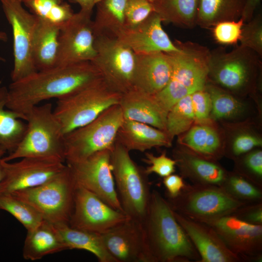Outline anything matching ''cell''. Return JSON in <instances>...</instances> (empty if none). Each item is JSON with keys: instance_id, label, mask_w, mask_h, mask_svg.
<instances>
[{"instance_id": "30bf717a", "label": "cell", "mask_w": 262, "mask_h": 262, "mask_svg": "<svg viewBox=\"0 0 262 262\" xmlns=\"http://www.w3.org/2000/svg\"><path fill=\"white\" fill-rule=\"evenodd\" d=\"M96 55L91 62L99 72L103 81L121 94L133 88L136 54L118 38L95 36Z\"/></svg>"}, {"instance_id": "5b68a950", "label": "cell", "mask_w": 262, "mask_h": 262, "mask_svg": "<svg viewBox=\"0 0 262 262\" xmlns=\"http://www.w3.org/2000/svg\"><path fill=\"white\" fill-rule=\"evenodd\" d=\"M111 162L123 212L143 223L151 194L148 176L132 159L130 152L116 141L111 150Z\"/></svg>"}, {"instance_id": "cb8c5ba5", "label": "cell", "mask_w": 262, "mask_h": 262, "mask_svg": "<svg viewBox=\"0 0 262 262\" xmlns=\"http://www.w3.org/2000/svg\"><path fill=\"white\" fill-rule=\"evenodd\" d=\"M174 155L183 176L194 184L221 186L227 175L221 166L202 156L179 151Z\"/></svg>"}, {"instance_id": "7402d4cb", "label": "cell", "mask_w": 262, "mask_h": 262, "mask_svg": "<svg viewBox=\"0 0 262 262\" xmlns=\"http://www.w3.org/2000/svg\"><path fill=\"white\" fill-rule=\"evenodd\" d=\"M118 104L124 119L165 131L166 116L158 105L154 95L133 88L122 94Z\"/></svg>"}, {"instance_id": "8992f818", "label": "cell", "mask_w": 262, "mask_h": 262, "mask_svg": "<svg viewBox=\"0 0 262 262\" xmlns=\"http://www.w3.org/2000/svg\"><path fill=\"white\" fill-rule=\"evenodd\" d=\"M77 184L66 164L61 172L37 186L11 193L28 203L53 225H69Z\"/></svg>"}, {"instance_id": "7dc6e473", "label": "cell", "mask_w": 262, "mask_h": 262, "mask_svg": "<svg viewBox=\"0 0 262 262\" xmlns=\"http://www.w3.org/2000/svg\"><path fill=\"white\" fill-rule=\"evenodd\" d=\"M261 0H246L241 18L245 23L250 21L253 17L255 11Z\"/></svg>"}, {"instance_id": "9c48e42d", "label": "cell", "mask_w": 262, "mask_h": 262, "mask_svg": "<svg viewBox=\"0 0 262 262\" xmlns=\"http://www.w3.org/2000/svg\"><path fill=\"white\" fill-rule=\"evenodd\" d=\"M166 199L174 212L203 223L232 214L246 204L220 186L194 183L186 184L178 196Z\"/></svg>"}, {"instance_id": "b9f144b4", "label": "cell", "mask_w": 262, "mask_h": 262, "mask_svg": "<svg viewBox=\"0 0 262 262\" xmlns=\"http://www.w3.org/2000/svg\"><path fill=\"white\" fill-rule=\"evenodd\" d=\"M191 98L195 120L200 123L206 122L212 109L209 93L204 89L191 94Z\"/></svg>"}, {"instance_id": "83f0119b", "label": "cell", "mask_w": 262, "mask_h": 262, "mask_svg": "<svg viewBox=\"0 0 262 262\" xmlns=\"http://www.w3.org/2000/svg\"><path fill=\"white\" fill-rule=\"evenodd\" d=\"M127 0H101L96 6L93 20L95 36L117 38L125 28V11Z\"/></svg>"}, {"instance_id": "f1b7e54d", "label": "cell", "mask_w": 262, "mask_h": 262, "mask_svg": "<svg viewBox=\"0 0 262 262\" xmlns=\"http://www.w3.org/2000/svg\"><path fill=\"white\" fill-rule=\"evenodd\" d=\"M55 226L66 249L86 250L99 262H117L106 248L100 234L73 228L67 224Z\"/></svg>"}, {"instance_id": "4fadbf2b", "label": "cell", "mask_w": 262, "mask_h": 262, "mask_svg": "<svg viewBox=\"0 0 262 262\" xmlns=\"http://www.w3.org/2000/svg\"><path fill=\"white\" fill-rule=\"evenodd\" d=\"M111 150L100 151L85 159L66 164L77 185L92 192L113 208L123 212L112 172Z\"/></svg>"}, {"instance_id": "ffe728a7", "label": "cell", "mask_w": 262, "mask_h": 262, "mask_svg": "<svg viewBox=\"0 0 262 262\" xmlns=\"http://www.w3.org/2000/svg\"><path fill=\"white\" fill-rule=\"evenodd\" d=\"M174 213L198 252L200 258L199 262H242L210 226L174 211Z\"/></svg>"}, {"instance_id": "d6986e66", "label": "cell", "mask_w": 262, "mask_h": 262, "mask_svg": "<svg viewBox=\"0 0 262 262\" xmlns=\"http://www.w3.org/2000/svg\"><path fill=\"white\" fill-rule=\"evenodd\" d=\"M162 22L160 16L153 12L137 26L125 28L117 38L136 54L179 51V47L163 29Z\"/></svg>"}, {"instance_id": "f35d334b", "label": "cell", "mask_w": 262, "mask_h": 262, "mask_svg": "<svg viewBox=\"0 0 262 262\" xmlns=\"http://www.w3.org/2000/svg\"><path fill=\"white\" fill-rule=\"evenodd\" d=\"M245 23L241 17L237 20L218 23L212 28L213 37L214 40L220 44H236L240 41L242 28Z\"/></svg>"}, {"instance_id": "6da1fadb", "label": "cell", "mask_w": 262, "mask_h": 262, "mask_svg": "<svg viewBox=\"0 0 262 262\" xmlns=\"http://www.w3.org/2000/svg\"><path fill=\"white\" fill-rule=\"evenodd\" d=\"M101 79L91 62L37 70L10 83L6 107L26 116L43 101L72 95Z\"/></svg>"}, {"instance_id": "d6a6232c", "label": "cell", "mask_w": 262, "mask_h": 262, "mask_svg": "<svg viewBox=\"0 0 262 262\" xmlns=\"http://www.w3.org/2000/svg\"><path fill=\"white\" fill-rule=\"evenodd\" d=\"M183 140L188 147L204 158L216 156L220 146L218 133L207 125H197L191 128Z\"/></svg>"}, {"instance_id": "8fae6325", "label": "cell", "mask_w": 262, "mask_h": 262, "mask_svg": "<svg viewBox=\"0 0 262 262\" xmlns=\"http://www.w3.org/2000/svg\"><path fill=\"white\" fill-rule=\"evenodd\" d=\"M261 58L240 45L229 51L213 50L210 52L208 77L225 89L242 90L249 85L254 74L260 68Z\"/></svg>"}, {"instance_id": "f5cc1de1", "label": "cell", "mask_w": 262, "mask_h": 262, "mask_svg": "<svg viewBox=\"0 0 262 262\" xmlns=\"http://www.w3.org/2000/svg\"><path fill=\"white\" fill-rule=\"evenodd\" d=\"M21 1H22L23 0H21Z\"/></svg>"}, {"instance_id": "8d00e7d4", "label": "cell", "mask_w": 262, "mask_h": 262, "mask_svg": "<svg viewBox=\"0 0 262 262\" xmlns=\"http://www.w3.org/2000/svg\"><path fill=\"white\" fill-rule=\"evenodd\" d=\"M211 99V114L215 119L232 116L241 109L240 102L223 89L215 85H206Z\"/></svg>"}, {"instance_id": "52a82bcc", "label": "cell", "mask_w": 262, "mask_h": 262, "mask_svg": "<svg viewBox=\"0 0 262 262\" xmlns=\"http://www.w3.org/2000/svg\"><path fill=\"white\" fill-rule=\"evenodd\" d=\"M121 96L101 79L75 94L58 99L53 114L66 135L118 104Z\"/></svg>"}, {"instance_id": "f546056e", "label": "cell", "mask_w": 262, "mask_h": 262, "mask_svg": "<svg viewBox=\"0 0 262 262\" xmlns=\"http://www.w3.org/2000/svg\"><path fill=\"white\" fill-rule=\"evenodd\" d=\"M8 88L0 87V147L6 152H13L22 138L26 129L25 115L6 107Z\"/></svg>"}, {"instance_id": "7bdbcfd3", "label": "cell", "mask_w": 262, "mask_h": 262, "mask_svg": "<svg viewBox=\"0 0 262 262\" xmlns=\"http://www.w3.org/2000/svg\"><path fill=\"white\" fill-rule=\"evenodd\" d=\"M243 165L249 175L248 180L262 188V151L256 150L246 154Z\"/></svg>"}, {"instance_id": "816d5d0a", "label": "cell", "mask_w": 262, "mask_h": 262, "mask_svg": "<svg viewBox=\"0 0 262 262\" xmlns=\"http://www.w3.org/2000/svg\"><path fill=\"white\" fill-rule=\"evenodd\" d=\"M148 0L152 3H154L157 0Z\"/></svg>"}, {"instance_id": "681fc988", "label": "cell", "mask_w": 262, "mask_h": 262, "mask_svg": "<svg viewBox=\"0 0 262 262\" xmlns=\"http://www.w3.org/2000/svg\"><path fill=\"white\" fill-rule=\"evenodd\" d=\"M6 152L1 147H0V184L3 178V170L2 166V159L4 157V155Z\"/></svg>"}, {"instance_id": "836d02e7", "label": "cell", "mask_w": 262, "mask_h": 262, "mask_svg": "<svg viewBox=\"0 0 262 262\" xmlns=\"http://www.w3.org/2000/svg\"><path fill=\"white\" fill-rule=\"evenodd\" d=\"M0 210L12 215L27 231L34 229L45 220L31 205L11 194L0 195Z\"/></svg>"}, {"instance_id": "484cf974", "label": "cell", "mask_w": 262, "mask_h": 262, "mask_svg": "<svg viewBox=\"0 0 262 262\" xmlns=\"http://www.w3.org/2000/svg\"><path fill=\"white\" fill-rule=\"evenodd\" d=\"M66 249L55 225L44 220L34 229L27 231L22 255L26 260L36 261Z\"/></svg>"}, {"instance_id": "ab89813d", "label": "cell", "mask_w": 262, "mask_h": 262, "mask_svg": "<svg viewBox=\"0 0 262 262\" xmlns=\"http://www.w3.org/2000/svg\"><path fill=\"white\" fill-rule=\"evenodd\" d=\"M153 12V4L148 0H127L125 11V28L137 26Z\"/></svg>"}, {"instance_id": "74e56055", "label": "cell", "mask_w": 262, "mask_h": 262, "mask_svg": "<svg viewBox=\"0 0 262 262\" xmlns=\"http://www.w3.org/2000/svg\"><path fill=\"white\" fill-rule=\"evenodd\" d=\"M240 46L247 48L262 57V17L260 14L244 25Z\"/></svg>"}, {"instance_id": "1f68e13d", "label": "cell", "mask_w": 262, "mask_h": 262, "mask_svg": "<svg viewBox=\"0 0 262 262\" xmlns=\"http://www.w3.org/2000/svg\"><path fill=\"white\" fill-rule=\"evenodd\" d=\"M22 2L37 17L60 27L74 14L64 0H23Z\"/></svg>"}, {"instance_id": "e575fe53", "label": "cell", "mask_w": 262, "mask_h": 262, "mask_svg": "<svg viewBox=\"0 0 262 262\" xmlns=\"http://www.w3.org/2000/svg\"><path fill=\"white\" fill-rule=\"evenodd\" d=\"M195 121L191 95L179 100L168 111L166 119L165 131L173 138L189 129Z\"/></svg>"}, {"instance_id": "4316f807", "label": "cell", "mask_w": 262, "mask_h": 262, "mask_svg": "<svg viewBox=\"0 0 262 262\" xmlns=\"http://www.w3.org/2000/svg\"><path fill=\"white\" fill-rule=\"evenodd\" d=\"M246 0H199L196 25L207 29L241 17Z\"/></svg>"}, {"instance_id": "d590c367", "label": "cell", "mask_w": 262, "mask_h": 262, "mask_svg": "<svg viewBox=\"0 0 262 262\" xmlns=\"http://www.w3.org/2000/svg\"><path fill=\"white\" fill-rule=\"evenodd\" d=\"M220 186L232 197L246 203L262 201V188L240 174H227Z\"/></svg>"}, {"instance_id": "e0dca14e", "label": "cell", "mask_w": 262, "mask_h": 262, "mask_svg": "<svg viewBox=\"0 0 262 262\" xmlns=\"http://www.w3.org/2000/svg\"><path fill=\"white\" fill-rule=\"evenodd\" d=\"M3 176L0 195L37 186L49 180L66 167L60 161L25 157L14 163L2 160Z\"/></svg>"}, {"instance_id": "9a60e30c", "label": "cell", "mask_w": 262, "mask_h": 262, "mask_svg": "<svg viewBox=\"0 0 262 262\" xmlns=\"http://www.w3.org/2000/svg\"><path fill=\"white\" fill-rule=\"evenodd\" d=\"M129 217L104 202L95 194L77 185L69 226L102 234Z\"/></svg>"}, {"instance_id": "bcb514c9", "label": "cell", "mask_w": 262, "mask_h": 262, "mask_svg": "<svg viewBox=\"0 0 262 262\" xmlns=\"http://www.w3.org/2000/svg\"><path fill=\"white\" fill-rule=\"evenodd\" d=\"M163 183L167 198H173L178 196L186 185L182 176L173 173L163 178Z\"/></svg>"}, {"instance_id": "277c9868", "label": "cell", "mask_w": 262, "mask_h": 262, "mask_svg": "<svg viewBox=\"0 0 262 262\" xmlns=\"http://www.w3.org/2000/svg\"><path fill=\"white\" fill-rule=\"evenodd\" d=\"M52 107L50 103L38 105L26 114L25 132L15 149L3 161L33 157L65 163V135Z\"/></svg>"}, {"instance_id": "ba28073f", "label": "cell", "mask_w": 262, "mask_h": 262, "mask_svg": "<svg viewBox=\"0 0 262 262\" xmlns=\"http://www.w3.org/2000/svg\"><path fill=\"white\" fill-rule=\"evenodd\" d=\"M124 117L119 104L103 111L89 123L64 137L65 163L85 159L100 151L111 150Z\"/></svg>"}, {"instance_id": "ee69618b", "label": "cell", "mask_w": 262, "mask_h": 262, "mask_svg": "<svg viewBox=\"0 0 262 262\" xmlns=\"http://www.w3.org/2000/svg\"><path fill=\"white\" fill-rule=\"evenodd\" d=\"M262 145V139L259 137L249 133H241L236 136L233 140L232 153L234 156L238 157Z\"/></svg>"}, {"instance_id": "f6af8a7d", "label": "cell", "mask_w": 262, "mask_h": 262, "mask_svg": "<svg viewBox=\"0 0 262 262\" xmlns=\"http://www.w3.org/2000/svg\"><path fill=\"white\" fill-rule=\"evenodd\" d=\"M232 215L250 224L262 225V201L246 203Z\"/></svg>"}, {"instance_id": "4dcf8cb0", "label": "cell", "mask_w": 262, "mask_h": 262, "mask_svg": "<svg viewBox=\"0 0 262 262\" xmlns=\"http://www.w3.org/2000/svg\"><path fill=\"white\" fill-rule=\"evenodd\" d=\"M199 0H157L153 3L154 12L163 21L190 29L196 25Z\"/></svg>"}, {"instance_id": "7c38bea8", "label": "cell", "mask_w": 262, "mask_h": 262, "mask_svg": "<svg viewBox=\"0 0 262 262\" xmlns=\"http://www.w3.org/2000/svg\"><path fill=\"white\" fill-rule=\"evenodd\" d=\"M13 33L14 66L12 82L37 71L33 56V44L37 17L25 9L21 0H0Z\"/></svg>"}, {"instance_id": "ac0fdd59", "label": "cell", "mask_w": 262, "mask_h": 262, "mask_svg": "<svg viewBox=\"0 0 262 262\" xmlns=\"http://www.w3.org/2000/svg\"><path fill=\"white\" fill-rule=\"evenodd\" d=\"M100 235L117 262H154L142 223L128 217Z\"/></svg>"}, {"instance_id": "f907efd6", "label": "cell", "mask_w": 262, "mask_h": 262, "mask_svg": "<svg viewBox=\"0 0 262 262\" xmlns=\"http://www.w3.org/2000/svg\"><path fill=\"white\" fill-rule=\"evenodd\" d=\"M8 37L6 33L4 32L0 31V41L6 42L7 41ZM6 60L4 58L0 56V61L5 62Z\"/></svg>"}, {"instance_id": "d4e9b609", "label": "cell", "mask_w": 262, "mask_h": 262, "mask_svg": "<svg viewBox=\"0 0 262 262\" xmlns=\"http://www.w3.org/2000/svg\"><path fill=\"white\" fill-rule=\"evenodd\" d=\"M60 27L37 17L34 29L33 56L37 70L55 66Z\"/></svg>"}, {"instance_id": "5bb4252c", "label": "cell", "mask_w": 262, "mask_h": 262, "mask_svg": "<svg viewBox=\"0 0 262 262\" xmlns=\"http://www.w3.org/2000/svg\"><path fill=\"white\" fill-rule=\"evenodd\" d=\"M92 14L80 10L60 30L55 66L91 62L95 57V36Z\"/></svg>"}, {"instance_id": "7a4b0ae2", "label": "cell", "mask_w": 262, "mask_h": 262, "mask_svg": "<svg viewBox=\"0 0 262 262\" xmlns=\"http://www.w3.org/2000/svg\"><path fill=\"white\" fill-rule=\"evenodd\" d=\"M143 225L154 262H199L198 252L177 220L170 203L156 190L151 191Z\"/></svg>"}, {"instance_id": "c3c4849f", "label": "cell", "mask_w": 262, "mask_h": 262, "mask_svg": "<svg viewBox=\"0 0 262 262\" xmlns=\"http://www.w3.org/2000/svg\"><path fill=\"white\" fill-rule=\"evenodd\" d=\"M77 3L80 6V10L84 12L92 14L93 9L101 0H69Z\"/></svg>"}, {"instance_id": "60d3db41", "label": "cell", "mask_w": 262, "mask_h": 262, "mask_svg": "<svg viewBox=\"0 0 262 262\" xmlns=\"http://www.w3.org/2000/svg\"><path fill=\"white\" fill-rule=\"evenodd\" d=\"M142 161L148 164V166L144 169L145 172L147 176L155 173L164 178L175 171L176 161L168 157L165 152L158 156L151 153L146 152Z\"/></svg>"}, {"instance_id": "2e32d148", "label": "cell", "mask_w": 262, "mask_h": 262, "mask_svg": "<svg viewBox=\"0 0 262 262\" xmlns=\"http://www.w3.org/2000/svg\"><path fill=\"white\" fill-rule=\"evenodd\" d=\"M204 223L215 231L242 262H262V225L250 224L232 214Z\"/></svg>"}, {"instance_id": "3957f363", "label": "cell", "mask_w": 262, "mask_h": 262, "mask_svg": "<svg viewBox=\"0 0 262 262\" xmlns=\"http://www.w3.org/2000/svg\"><path fill=\"white\" fill-rule=\"evenodd\" d=\"M179 50L167 53L172 72L165 87L154 95L164 115L179 100L193 93L204 90L208 78L211 51L206 47L192 42L176 41Z\"/></svg>"}, {"instance_id": "603a6c76", "label": "cell", "mask_w": 262, "mask_h": 262, "mask_svg": "<svg viewBox=\"0 0 262 262\" xmlns=\"http://www.w3.org/2000/svg\"><path fill=\"white\" fill-rule=\"evenodd\" d=\"M171 141L165 131L124 118L115 140L129 152L136 150L142 152L153 147H169Z\"/></svg>"}, {"instance_id": "44dd1931", "label": "cell", "mask_w": 262, "mask_h": 262, "mask_svg": "<svg viewBox=\"0 0 262 262\" xmlns=\"http://www.w3.org/2000/svg\"><path fill=\"white\" fill-rule=\"evenodd\" d=\"M171 72V63L167 53L136 54L133 88L155 95L167 85Z\"/></svg>"}]
</instances>
